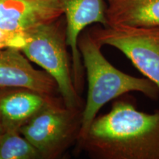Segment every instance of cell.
<instances>
[{
  "label": "cell",
  "instance_id": "cell-1",
  "mask_svg": "<svg viewBox=\"0 0 159 159\" xmlns=\"http://www.w3.org/2000/svg\"><path fill=\"white\" fill-rule=\"evenodd\" d=\"M77 144L94 158L159 159V111L143 112L134 101L119 97Z\"/></svg>",
  "mask_w": 159,
  "mask_h": 159
},
{
  "label": "cell",
  "instance_id": "cell-2",
  "mask_svg": "<svg viewBox=\"0 0 159 159\" xmlns=\"http://www.w3.org/2000/svg\"><path fill=\"white\" fill-rule=\"evenodd\" d=\"M77 46L88 81L77 141L85 136L100 109L110 101L130 92H139L152 100L159 98V89L150 80L132 76L111 64L103 55L102 46L89 30L80 35Z\"/></svg>",
  "mask_w": 159,
  "mask_h": 159
},
{
  "label": "cell",
  "instance_id": "cell-3",
  "mask_svg": "<svg viewBox=\"0 0 159 159\" xmlns=\"http://www.w3.org/2000/svg\"><path fill=\"white\" fill-rule=\"evenodd\" d=\"M63 16L27 32L19 49L54 79L66 106L83 110L85 103L73 80L71 58L67 49L66 20Z\"/></svg>",
  "mask_w": 159,
  "mask_h": 159
},
{
  "label": "cell",
  "instance_id": "cell-4",
  "mask_svg": "<svg viewBox=\"0 0 159 159\" xmlns=\"http://www.w3.org/2000/svg\"><path fill=\"white\" fill-rule=\"evenodd\" d=\"M81 109L66 107L61 97H54L19 129L42 158H60L78 139Z\"/></svg>",
  "mask_w": 159,
  "mask_h": 159
},
{
  "label": "cell",
  "instance_id": "cell-5",
  "mask_svg": "<svg viewBox=\"0 0 159 159\" xmlns=\"http://www.w3.org/2000/svg\"><path fill=\"white\" fill-rule=\"evenodd\" d=\"M89 30L102 47L110 46L122 52L159 89V27L102 26Z\"/></svg>",
  "mask_w": 159,
  "mask_h": 159
},
{
  "label": "cell",
  "instance_id": "cell-6",
  "mask_svg": "<svg viewBox=\"0 0 159 159\" xmlns=\"http://www.w3.org/2000/svg\"><path fill=\"white\" fill-rule=\"evenodd\" d=\"M63 15L59 0H0V49H18L31 30Z\"/></svg>",
  "mask_w": 159,
  "mask_h": 159
},
{
  "label": "cell",
  "instance_id": "cell-7",
  "mask_svg": "<svg viewBox=\"0 0 159 159\" xmlns=\"http://www.w3.org/2000/svg\"><path fill=\"white\" fill-rule=\"evenodd\" d=\"M66 20V43L71 49L75 86L80 94L84 87L85 69L77 41L85 29L92 24L108 27L106 11L108 0H59Z\"/></svg>",
  "mask_w": 159,
  "mask_h": 159
},
{
  "label": "cell",
  "instance_id": "cell-8",
  "mask_svg": "<svg viewBox=\"0 0 159 159\" xmlns=\"http://www.w3.org/2000/svg\"><path fill=\"white\" fill-rule=\"evenodd\" d=\"M0 87L30 89L49 96L59 94L54 79L33 68L25 55L13 47L0 49Z\"/></svg>",
  "mask_w": 159,
  "mask_h": 159
},
{
  "label": "cell",
  "instance_id": "cell-9",
  "mask_svg": "<svg viewBox=\"0 0 159 159\" xmlns=\"http://www.w3.org/2000/svg\"><path fill=\"white\" fill-rule=\"evenodd\" d=\"M54 97L30 89L9 88L0 95L2 133L19 129Z\"/></svg>",
  "mask_w": 159,
  "mask_h": 159
},
{
  "label": "cell",
  "instance_id": "cell-10",
  "mask_svg": "<svg viewBox=\"0 0 159 159\" xmlns=\"http://www.w3.org/2000/svg\"><path fill=\"white\" fill-rule=\"evenodd\" d=\"M106 15L108 26L157 28L159 0H108Z\"/></svg>",
  "mask_w": 159,
  "mask_h": 159
},
{
  "label": "cell",
  "instance_id": "cell-11",
  "mask_svg": "<svg viewBox=\"0 0 159 159\" xmlns=\"http://www.w3.org/2000/svg\"><path fill=\"white\" fill-rule=\"evenodd\" d=\"M42 158L37 149L19 132L0 134V159Z\"/></svg>",
  "mask_w": 159,
  "mask_h": 159
},
{
  "label": "cell",
  "instance_id": "cell-12",
  "mask_svg": "<svg viewBox=\"0 0 159 159\" xmlns=\"http://www.w3.org/2000/svg\"><path fill=\"white\" fill-rule=\"evenodd\" d=\"M7 89H9V88H2V87H0V95L2 94L3 92H5V91L7 90Z\"/></svg>",
  "mask_w": 159,
  "mask_h": 159
},
{
  "label": "cell",
  "instance_id": "cell-13",
  "mask_svg": "<svg viewBox=\"0 0 159 159\" xmlns=\"http://www.w3.org/2000/svg\"><path fill=\"white\" fill-rule=\"evenodd\" d=\"M2 133V130H1V128H0V134H1Z\"/></svg>",
  "mask_w": 159,
  "mask_h": 159
}]
</instances>
